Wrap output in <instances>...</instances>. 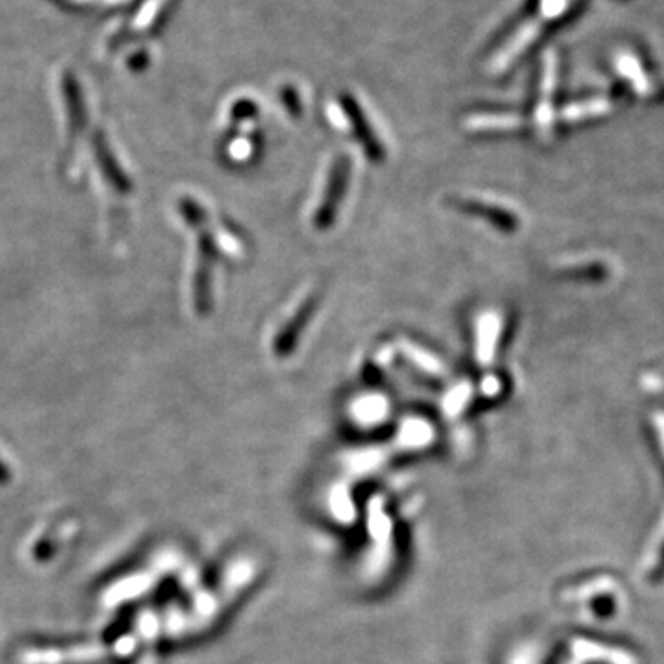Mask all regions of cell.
Returning <instances> with one entry per match:
<instances>
[{"label": "cell", "instance_id": "1", "mask_svg": "<svg viewBox=\"0 0 664 664\" xmlns=\"http://www.w3.org/2000/svg\"><path fill=\"white\" fill-rule=\"evenodd\" d=\"M349 176H351V157L349 155L336 157L329 172V181H327L324 199L322 203H319V209L314 218V223L317 229H329L334 223L340 203L343 196H346V191L349 185Z\"/></svg>", "mask_w": 664, "mask_h": 664}, {"label": "cell", "instance_id": "2", "mask_svg": "<svg viewBox=\"0 0 664 664\" xmlns=\"http://www.w3.org/2000/svg\"><path fill=\"white\" fill-rule=\"evenodd\" d=\"M215 257V244L209 233H199V259L194 277V305L199 316H207L213 307L211 295V270Z\"/></svg>", "mask_w": 664, "mask_h": 664}, {"label": "cell", "instance_id": "3", "mask_svg": "<svg viewBox=\"0 0 664 664\" xmlns=\"http://www.w3.org/2000/svg\"><path fill=\"white\" fill-rule=\"evenodd\" d=\"M317 295H310L307 297V300L301 303V307L295 310V314L288 319L286 327L277 334L276 341H273V351H276V355L279 358H286L293 348L297 346V341H300V336L301 332L305 331L309 319L314 316L316 312V307H317Z\"/></svg>", "mask_w": 664, "mask_h": 664}, {"label": "cell", "instance_id": "4", "mask_svg": "<svg viewBox=\"0 0 664 664\" xmlns=\"http://www.w3.org/2000/svg\"><path fill=\"white\" fill-rule=\"evenodd\" d=\"M343 111H346L348 121L355 128V133L358 137V141L362 143L365 153H368L375 163H380L382 159L386 157V150L382 148V143L379 141V137L375 135V129L371 128L368 119H365V114L360 109L358 102L353 100V98H346V100H343Z\"/></svg>", "mask_w": 664, "mask_h": 664}, {"label": "cell", "instance_id": "5", "mask_svg": "<svg viewBox=\"0 0 664 664\" xmlns=\"http://www.w3.org/2000/svg\"><path fill=\"white\" fill-rule=\"evenodd\" d=\"M456 205L462 211H467L471 215H478V216H482V218H488L491 223L498 225L500 229H515V225H517V220H515V216L512 213L504 211V209L496 207V205H491L488 201L465 198V199H457Z\"/></svg>", "mask_w": 664, "mask_h": 664}, {"label": "cell", "instance_id": "6", "mask_svg": "<svg viewBox=\"0 0 664 664\" xmlns=\"http://www.w3.org/2000/svg\"><path fill=\"white\" fill-rule=\"evenodd\" d=\"M95 152H97V161L100 165V170L105 176L109 185L114 187L117 191H121L122 194H128L131 191V183L126 177V174L121 170L119 163L114 161V157H113L111 150L107 148V145L104 141H97Z\"/></svg>", "mask_w": 664, "mask_h": 664}, {"label": "cell", "instance_id": "7", "mask_svg": "<svg viewBox=\"0 0 664 664\" xmlns=\"http://www.w3.org/2000/svg\"><path fill=\"white\" fill-rule=\"evenodd\" d=\"M500 332V319L493 314L486 316L482 322H480V331H478V358L484 363L491 362L495 348H496V338Z\"/></svg>", "mask_w": 664, "mask_h": 664}, {"label": "cell", "instance_id": "8", "mask_svg": "<svg viewBox=\"0 0 664 664\" xmlns=\"http://www.w3.org/2000/svg\"><path fill=\"white\" fill-rule=\"evenodd\" d=\"M467 126L471 129L480 131H489V129H513L519 126L517 117H508V114H478V117H471Z\"/></svg>", "mask_w": 664, "mask_h": 664}, {"label": "cell", "instance_id": "9", "mask_svg": "<svg viewBox=\"0 0 664 664\" xmlns=\"http://www.w3.org/2000/svg\"><path fill=\"white\" fill-rule=\"evenodd\" d=\"M402 351L404 355L414 362L418 368H421L423 371L430 373V375H441L443 373V368L440 360H436L434 356H430L426 351H423L421 348L418 346H411V343H402Z\"/></svg>", "mask_w": 664, "mask_h": 664}]
</instances>
